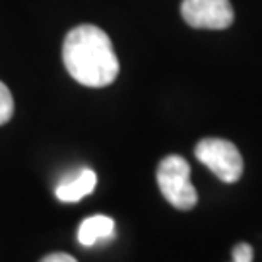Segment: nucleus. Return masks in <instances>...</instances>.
I'll list each match as a JSON object with an SVG mask.
<instances>
[{"mask_svg":"<svg viewBox=\"0 0 262 262\" xmlns=\"http://www.w3.org/2000/svg\"><path fill=\"white\" fill-rule=\"evenodd\" d=\"M68 74L85 88H105L119 76V58L109 35L92 24L70 29L62 45Z\"/></svg>","mask_w":262,"mask_h":262,"instance_id":"nucleus-1","label":"nucleus"},{"mask_svg":"<svg viewBox=\"0 0 262 262\" xmlns=\"http://www.w3.org/2000/svg\"><path fill=\"white\" fill-rule=\"evenodd\" d=\"M158 185L161 194L177 210H192L198 202L196 188L190 183V165L181 156H167L158 165Z\"/></svg>","mask_w":262,"mask_h":262,"instance_id":"nucleus-2","label":"nucleus"},{"mask_svg":"<svg viewBox=\"0 0 262 262\" xmlns=\"http://www.w3.org/2000/svg\"><path fill=\"white\" fill-rule=\"evenodd\" d=\"M196 159L224 183H237L243 175V158L233 142L204 138L196 144Z\"/></svg>","mask_w":262,"mask_h":262,"instance_id":"nucleus-3","label":"nucleus"},{"mask_svg":"<svg viewBox=\"0 0 262 262\" xmlns=\"http://www.w3.org/2000/svg\"><path fill=\"white\" fill-rule=\"evenodd\" d=\"M181 16L194 29H227L235 19L229 0H183Z\"/></svg>","mask_w":262,"mask_h":262,"instance_id":"nucleus-4","label":"nucleus"},{"mask_svg":"<svg viewBox=\"0 0 262 262\" xmlns=\"http://www.w3.org/2000/svg\"><path fill=\"white\" fill-rule=\"evenodd\" d=\"M95 185H97V175L92 169L84 167L74 175L62 179L56 187L55 194L60 202H80L84 196L94 192Z\"/></svg>","mask_w":262,"mask_h":262,"instance_id":"nucleus-5","label":"nucleus"},{"mask_svg":"<svg viewBox=\"0 0 262 262\" xmlns=\"http://www.w3.org/2000/svg\"><path fill=\"white\" fill-rule=\"evenodd\" d=\"M113 233H115V222L109 215H90L78 227V243L84 247H94L95 243L113 237Z\"/></svg>","mask_w":262,"mask_h":262,"instance_id":"nucleus-6","label":"nucleus"},{"mask_svg":"<svg viewBox=\"0 0 262 262\" xmlns=\"http://www.w3.org/2000/svg\"><path fill=\"white\" fill-rule=\"evenodd\" d=\"M14 117V97L10 94L8 85L0 82V126L6 124Z\"/></svg>","mask_w":262,"mask_h":262,"instance_id":"nucleus-7","label":"nucleus"},{"mask_svg":"<svg viewBox=\"0 0 262 262\" xmlns=\"http://www.w3.org/2000/svg\"><path fill=\"white\" fill-rule=\"evenodd\" d=\"M254 251L249 243H239L233 249V262H253Z\"/></svg>","mask_w":262,"mask_h":262,"instance_id":"nucleus-8","label":"nucleus"},{"mask_svg":"<svg viewBox=\"0 0 262 262\" xmlns=\"http://www.w3.org/2000/svg\"><path fill=\"white\" fill-rule=\"evenodd\" d=\"M39 262H78L74 256H70V254L66 253H53V254H47V256H43Z\"/></svg>","mask_w":262,"mask_h":262,"instance_id":"nucleus-9","label":"nucleus"}]
</instances>
